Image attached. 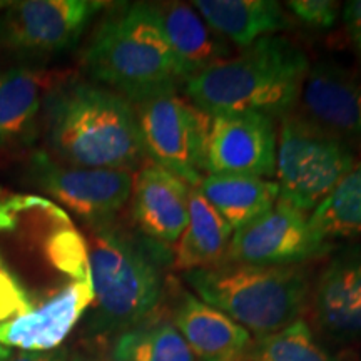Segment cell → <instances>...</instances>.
I'll return each instance as SVG.
<instances>
[{"label": "cell", "instance_id": "obj_16", "mask_svg": "<svg viewBox=\"0 0 361 361\" xmlns=\"http://www.w3.org/2000/svg\"><path fill=\"white\" fill-rule=\"evenodd\" d=\"M174 328L197 361H245L252 336L196 295L184 293L173 311Z\"/></svg>", "mask_w": 361, "mask_h": 361}, {"label": "cell", "instance_id": "obj_29", "mask_svg": "<svg viewBox=\"0 0 361 361\" xmlns=\"http://www.w3.org/2000/svg\"><path fill=\"white\" fill-rule=\"evenodd\" d=\"M11 348H7V346L0 345V361H6L8 358V355H11Z\"/></svg>", "mask_w": 361, "mask_h": 361}, {"label": "cell", "instance_id": "obj_26", "mask_svg": "<svg viewBox=\"0 0 361 361\" xmlns=\"http://www.w3.org/2000/svg\"><path fill=\"white\" fill-rule=\"evenodd\" d=\"M343 22L348 32L355 51L361 59V0H351L343 7Z\"/></svg>", "mask_w": 361, "mask_h": 361}, {"label": "cell", "instance_id": "obj_27", "mask_svg": "<svg viewBox=\"0 0 361 361\" xmlns=\"http://www.w3.org/2000/svg\"><path fill=\"white\" fill-rule=\"evenodd\" d=\"M6 361H67V355L64 350H51V351H11Z\"/></svg>", "mask_w": 361, "mask_h": 361}, {"label": "cell", "instance_id": "obj_6", "mask_svg": "<svg viewBox=\"0 0 361 361\" xmlns=\"http://www.w3.org/2000/svg\"><path fill=\"white\" fill-rule=\"evenodd\" d=\"M85 241L94 290L89 331L97 336L121 335L146 323L164 290L154 256L109 224L92 226Z\"/></svg>", "mask_w": 361, "mask_h": 361}, {"label": "cell", "instance_id": "obj_17", "mask_svg": "<svg viewBox=\"0 0 361 361\" xmlns=\"http://www.w3.org/2000/svg\"><path fill=\"white\" fill-rule=\"evenodd\" d=\"M59 84L57 72L32 67L0 71V146L32 141L40 112Z\"/></svg>", "mask_w": 361, "mask_h": 361}, {"label": "cell", "instance_id": "obj_28", "mask_svg": "<svg viewBox=\"0 0 361 361\" xmlns=\"http://www.w3.org/2000/svg\"><path fill=\"white\" fill-rule=\"evenodd\" d=\"M69 361H112V358L111 355L107 356L94 350H80V351H75V353H72Z\"/></svg>", "mask_w": 361, "mask_h": 361}, {"label": "cell", "instance_id": "obj_5", "mask_svg": "<svg viewBox=\"0 0 361 361\" xmlns=\"http://www.w3.org/2000/svg\"><path fill=\"white\" fill-rule=\"evenodd\" d=\"M184 279L196 296L256 336L273 335L303 313L310 296L301 266L223 263L191 269Z\"/></svg>", "mask_w": 361, "mask_h": 361}, {"label": "cell", "instance_id": "obj_8", "mask_svg": "<svg viewBox=\"0 0 361 361\" xmlns=\"http://www.w3.org/2000/svg\"><path fill=\"white\" fill-rule=\"evenodd\" d=\"M144 156L191 188L204 179L207 116L176 90H164L130 102Z\"/></svg>", "mask_w": 361, "mask_h": 361}, {"label": "cell", "instance_id": "obj_3", "mask_svg": "<svg viewBox=\"0 0 361 361\" xmlns=\"http://www.w3.org/2000/svg\"><path fill=\"white\" fill-rule=\"evenodd\" d=\"M310 59L283 35H268L183 82L184 97L206 116L255 112L281 119L295 111Z\"/></svg>", "mask_w": 361, "mask_h": 361}, {"label": "cell", "instance_id": "obj_18", "mask_svg": "<svg viewBox=\"0 0 361 361\" xmlns=\"http://www.w3.org/2000/svg\"><path fill=\"white\" fill-rule=\"evenodd\" d=\"M157 11L183 82L233 56L231 44L202 19L192 4H161Z\"/></svg>", "mask_w": 361, "mask_h": 361}, {"label": "cell", "instance_id": "obj_22", "mask_svg": "<svg viewBox=\"0 0 361 361\" xmlns=\"http://www.w3.org/2000/svg\"><path fill=\"white\" fill-rule=\"evenodd\" d=\"M310 224L331 247L336 241L361 238V156L353 169L310 214Z\"/></svg>", "mask_w": 361, "mask_h": 361}, {"label": "cell", "instance_id": "obj_1", "mask_svg": "<svg viewBox=\"0 0 361 361\" xmlns=\"http://www.w3.org/2000/svg\"><path fill=\"white\" fill-rule=\"evenodd\" d=\"M92 301L87 241L67 211L37 194L0 200V345L24 350Z\"/></svg>", "mask_w": 361, "mask_h": 361}, {"label": "cell", "instance_id": "obj_13", "mask_svg": "<svg viewBox=\"0 0 361 361\" xmlns=\"http://www.w3.org/2000/svg\"><path fill=\"white\" fill-rule=\"evenodd\" d=\"M296 107V114L323 133L353 146L361 142V74L335 62L311 66Z\"/></svg>", "mask_w": 361, "mask_h": 361}, {"label": "cell", "instance_id": "obj_21", "mask_svg": "<svg viewBox=\"0 0 361 361\" xmlns=\"http://www.w3.org/2000/svg\"><path fill=\"white\" fill-rule=\"evenodd\" d=\"M197 189L233 231L264 214L279 200L278 184L256 176L206 174Z\"/></svg>", "mask_w": 361, "mask_h": 361}, {"label": "cell", "instance_id": "obj_14", "mask_svg": "<svg viewBox=\"0 0 361 361\" xmlns=\"http://www.w3.org/2000/svg\"><path fill=\"white\" fill-rule=\"evenodd\" d=\"M314 316L331 340L361 338V245L340 250L324 266L314 290Z\"/></svg>", "mask_w": 361, "mask_h": 361}, {"label": "cell", "instance_id": "obj_19", "mask_svg": "<svg viewBox=\"0 0 361 361\" xmlns=\"http://www.w3.org/2000/svg\"><path fill=\"white\" fill-rule=\"evenodd\" d=\"M192 7L221 37L241 49L290 27L281 6L271 0H196Z\"/></svg>", "mask_w": 361, "mask_h": 361}, {"label": "cell", "instance_id": "obj_9", "mask_svg": "<svg viewBox=\"0 0 361 361\" xmlns=\"http://www.w3.org/2000/svg\"><path fill=\"white\" fill-rule=\"evenodd\" d=\"M27 173L47 200L57 201L92 226L109 224L133 192V171L75 168L45 151L35 152Z\"/></svg>", "mask_w": 361, "mask_h": 361}, {"label": "cell", "instance_id": "obj_10", "mask_svg": "<svg viewBox=\"0 0 361 361\" xmlns=\"http://www.w3.org/2000/svg\"><path fill=\"white\" fill-rule=\"evenodd\" d=\"M331 250L310 216L278 200L271 209L233 233L224 261L255 266H300Z\"/></svg>", "mask_w": 361, "mask_h": 361}, {"label": "cell", "instance_id": "obj_2", "mask_svg": "<svg viewBox=\"0 0 361 361\" xmlns=\"http://www.w3.org/2000/svg\"><path fill=\"white\" fill-rule=\"evenodd\" d=\"M54 159L85 169L130 171L144 157L133 104L109 87L61 82L45 102Z\"/></svg>", "mask_w": 361, "mask_h": 361}, {"label": "cell", "instance_id": "obj_7", "mask_svg": "<svg viewBox=\"0 0 361 361\" xmlns=\"http://www.w3.org/2000/svg\"><path fill=\"white\" fill-rule=\"evenodd\" d=\"M360 156L353 144L323 133L295 111L281 117L278 129L276 174L279 200L311 214Z\"/></svg>", "mask_w": 361, "mask_h": 361}, {"label": "cell", "instance_id": "obj_12", "mask_svg": "<svg viewBox=\"0 0 361 361\" xmlns=\"http://www.w3.org/2000/svg\"><path fill=\"white\" fill-rule=\"evenodd\" d=\"M278 128L273 117L238 112L207 116L206 174L271 178L276 174Z\"/></svg>", "mask_w": 361, "mask_h": 361}, {"label": "cell", "instance_id": "obj_23", "mask_svg": "<svg viewBox=\"0 0 361 361\" xmlns=\"http://www.w3.org/2000/svg\"><path fill=\"white\" fill-rule=\"evenodd\" d=\"M112 361H197L173 322L139 324L117 335Z\"/></svg>", "mask_w": 361, "mask_h": 361}, {"label": "cell", "instance_id": "obj_20", "mask_svg": "<svg viewBox=\"0 0 361 361\" xmlns=\"http://www.w3.org/2000/svg\"><path fill=\"white\" fill-rule=\"evenodd\" d=\"M233 233L200 189L191 188L188 224L174 247V268L186 273L223 263Z\"/></svg>", "mask_w": 361, "mask_h": 361}, {"label": "cell", "instance_id": "obj_4", "mask_svg": "<svg viewBox=\"0 0 361 361\" xmlns=\"http://www.w3.org/2000/svg\"><path fill=\"white\" fill-rule=\"evenodd\" d=\"M89 75L129 102L183 84L159 11L133 4L104 20L84 52Z\"/></svg>", "mask_w": 361, "mask_h": 361}, {"label": "cell", "instance_id": "obj_11", "mask_svg": "<svg viewBox=\"0 0 361 361\" xmlns=\"http://www.w3.org/2000/svg\"><path fill=\"white\" fill-rule=\"evenodd\" d=\"M107 7L101 0H22L0 19V40L22 52L49 54L78 42L90 20Z\"/></svg>", "mask_w": 361, "mask_h": 361}, {"label": "cell", "instance_id": "obj_25", "mask_svg": "<svg viewBox=\"0 0 361 361\" xmlns=\"http://www.w3.org/2000/svg\"><path fill=\"white\" fill-rule=\"evenodd\" d=\"M288 11L311 29H329L336 24L341 6L333 0H291Z\"/></svg>", "mask_w": 361, "mask_h": 361}, {"label": "cell", "instance_id": "obj_15", "mask_svg": "<svg viewBox=\"0 0 361 361\" xmlns=\"http://www.w3.org/2000/svg\"><path fill=\"white\" fill-rule=\"evenodd\" d=\"M189 191L188 183L149 162L133 180L134 223L157 243H176L188 224Z\"/></svg>", "mask_w": 361, "mask_h": 361}, {"label": "cell", "instance_id": "obj_24", "mask_svg": "<svg viewBox=\"0 0 361 361\" xmlns=\"http://www.w3.org/2000/svg\"><path fill=\"white\" fill-rule=\"evenodd\" d=\"M245 361H335L314 340L310 324L298 318L273 335L252 340Z\"/></svg>", "mask_w": 361, "mask_h": 361}]
</instances>
